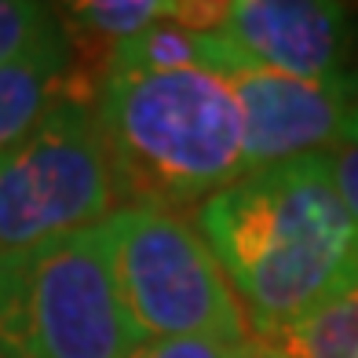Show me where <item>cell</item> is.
I'll list each match as a JSON object with an SVG mask.
<instances>
[{
	"mask_svg": "<svg viewBox=\"0 0 358 358\" xmlns=\"http://www.w3.org/2000/svg\"><path fill=\"white\" fill-rule=\"evenodd\" d=\"M252 336L311 315L358 285V231L325 154L252 169L194 208Z\"/></svg>",
	"mask_w": 358,
	"mask_h": 358,
	"instance_id": "6da1fadb",
	"label": "cell"
},
{
	"mask_svg": "<svg viewBox=\"0 0 358 358\" xmlns=\"http://www.w3.org/2000/svg\"><path fill=\"white\" fill-rule=\"evenodd\" d=\"M95 113L124 205L179 213L249 172L241 110L216 70H106Z\"/></svg>",
	"mask_w": 358,
	"mask_h": 358,
	"instance_id": "7a4b0ae2",
	"label": "cell"
},
{
	"mask_svg": "<svg viewBox=\"0 0 358 358\" xmlns=\"http://www.w3.org/2000/svg\"><path fill=\"white\" fill-rule=\"evenodd\" d=\"M0 348L11 358L132 355L103 223L0 256Z\"/></svg>",
	"mask_w": 358,
	"mask_h": 358,
	"instance_id": "3957f363",
	"label": "cell"
},
{
	"mask_svg": "<svg viewBox=\"0 0 358 358\" xmlns=\"http://www.w3.org/2000/svg\"><path fill=\"white\" fill-rule=\"evenodd\" d=\"M113 285L136 344L213 336L245 344V311L198 227L154 205H121L103 220Z\"/></svg>",
	"mask_w": 358,
	"mask_h": 358,
	"instance_id": "277c9868",
	"label": "cell"
},
{
	"mask_svg": "<svg viewBox=\"0 0 358 358\" xmlns=\"http://www.w3.org/2000/svg\"><path fill=\"white\" fill-rule=\"evenodd\" d=\"M113 198L95 103H62L0 154V256L99 227Z\"/></svg>",
	"mask_w": 358,
	"mask_h": 358,
	"instance_id": "5b68a950",
	"label": "cell"
},
{
	"mask_svg": "<svg viewBox=\"0 0 358 358\" xmlns=\"http://www.w3.org/2000/svg\"><path fill=\"white\" fill-rule=\"evenodd\" d=\"M223 77L241 110L249 172L358 143V66L325 80H296L256 66H234Z\"/></svg>",
	"mask_w": 358,
	"mask_h": 358,
	"instance_id": "8992f818",
	"label": "cell"
},
{
	"mask_svg": "<svg viewBox=\"0 0 358 358\" xmlns=\"http://www.w3.org/2000/svg\"><path fill=\"white\" fill-rule=\"evenodd\" d=\"M231 66L325 80L355 70L358 19L329 0H231L216 34ZM223 70V73H227Z\"/></svg>",
	"mask_w": 358,
	"mask_h": 358,
	"instance_id": "52a82bcc",
	"label": "cell"
},
{
	"mask_svg": "<svg viewBox=\"0 0 358 358\" xmlns=\"http://www.w3.org/2000/svg\"><path fill=\"white\" fill-rule=\"evenodd\" d=\"M62 103H99V88L73 66V48L0 66V154L22 143Z\"/></svg>",
	"mask_w": 358,
	"mask_h": 358,
	"instance_id": "ba28073f",
	"label": "cell"
},
{
	"mask_svg": "<svg viewBox=\"0 0 358 358\" xmlns=\"http://www.w3.org/2000/svg\"><path fill=\"white\" fill-rule=\"evenodd\" d=\"M227 48L216 34H194L172 19L146 26L132 41H121L110 52L106 70H227Z\"/></svg>",
	"mask_w": 358,
	"mask_h": 358,
	"instance_id": "9c48e42d",
	"label": "cell"
},
{
	"mask_svg": "<svg viewBox=\"0 0 358 358\" xmlns=\"http://www.w3.org/2000/svg\"><path fill=\"white\" fill-rule=\"evenodd\" d=\"M259 340L285 358H358V285Z\"/></svg>",
	"mask_w": 358,
	"mask_h": 358,
	"instance_id": "30bf717a",
	"label": "cell"
},
{
	"mask_svg": "<svg viewBox=\"0 0 358 358\" xmlns=\"http://www.w3.org/2000/svg\"><path fill=\"white\" fill-rule=\"evenodd\" d=\"M70 29L62 15L34 0H0V66L70 52Z\"/></svg>",
	"mask_w": 358,
	"mask_h": 358,
	"instance_id": "8fae6325",
	"label": "cell"
},
{
	"mask_svg": "<svg viewBox=\"0 0 358 358\" xmlns=\"http://www.w3.org/2000/svg\"><path fill=\"white\" fill-rule=\"evenodd\" d=\"M62 11L70 15V26L85 29L95 41H106L113 52L121 41H132L146 26L165 19L169 0H85V4H70Z\"/></svg>",
	"mask_w": 358,
	"mask_h": 358,
	"instance_id": "7c38bea8",
	"label": "cell"
},
{
	"mask_svg": "<svg viewBox=\"0 0 358 358\" xmlns=\"http://www.w3.org/2000/svg\"><path fill=\"white\" fill-rule=\"evenodd\" d=\"M128 358H241V344H227L213 336H176L136 344Z\"/></svg>",
	"mask_w": 358,
	"mask_h": 358,
	"instance_id": "4fadbf2b",
	"label": "cell"
},
{
	"mask_svg": "<svg viewBox=\"0 0 358 358\" xmlns=\"http://www.w3.org/2000/svg\"><path fill=\"white\" fill-rule=\"evenodd\" d=\"M325 161H329V176L336 183V194L344 198L348 213L355 220V231H358V143H348L340 150L325 154Z\"/></svg>",
	"mask_w": 358,
	"mask_h": 358,
	"instance_id": "5bb4252c",
	"label": "cell"
},
{
	"mask_svg": "<svg viewBox=\"0 0 358 358\" xmlns=\"http://www.w3.org/2000/svg\"><path fill=\"white\" fill-rule=\"evenodd\" d=\"M241 358H285V355H278L267 340H259V336H249L245 344H241Z\"/></svg>",
	"mask_w": 358,
	"mask_h": 358,
	"instance_id": "9a60e30c",
	"label": "cell"
},
{
	"mask_svg": "<svg viewBox=\"0 0 358 358\" xmlns=\"http://www.w3.org/2000/svg\"><path fill=\"white\" fill-rule=\"evenodd\" d=\"M0 358H11V355H8V351H4V348H0Z\"/></svg>",
	"mask_w": 358,
	"mask_h": 358,
	"instance_id": "2e32d148",
	"label": "cell"
}]
</instances>
